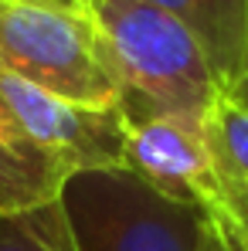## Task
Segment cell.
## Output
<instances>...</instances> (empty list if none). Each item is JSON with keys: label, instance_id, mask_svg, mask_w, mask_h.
Listing matches in <instances>:
<instances>
[{"label": "cell", "instance_id": "cell-8", "mask_svg": "<svg viewBox=\"0 0 248 251\" xmlns=\"http://www.w3.org/2000/svg\"><path fill=\"white\" fill-rule=\"evenodd\" d=\"M65 173L0 102V217L24 214L58 201Z\"/></svg>", "mask_w": 248, "mask_h": 251}, {"label": "cell", "instance_id": "cell-12", "mask_svg": "<svg viewBox=\"0 0 248 251\" xmlns=\"http://www.w3.org/2000/svg\"><path fill=\"white\" fill-rule=\"evenodd\" d=\"M235 248H238V251H248V234L242 238V241H238V245H235Z\"/></svg>", "mask_w": 248, "mask_h": 251}, {"label": "cell", "instance_id": "cell-2", "mask_svg": "<svg viewBox=\"0 0 248 251\" xmlns=\"http://www.w3.org/2000/svg\"><path fill=\"white\" fill-rule=\"evenodd\" d=\"M75 251H211L218 227L204 210L170 201L129 170H88L65 180Z\"/></svg>", "mask_w": 248, "mask_h": 251}, {"label": "cell", "instance_id": "cell-9", "mask_svg": "<svg viewBox=\"0 0 248 251\" xmlns=\"http://www.w3.org/2000/svg\"><path fill=\"white\" fill-rule=\"evenodd\" d=\"M0 251H75L61 204L0 217Z\"/></svg>", "mask_w": 248, "mask_h": 251}, {"label": "cell", "instance_id": "cell-7", "mask_svg": "<svg viewBox=\"0 0 248 251\" xmlns=\"http://www.w3.org/2000/svg\"><path fill=\"white\" fill-rule=\"evenodd\" d=\"M204 143L221 187L228 241L248 234V109L221 95L204 119Z\"/></svg>", "mask_w": 248, "mask_h": 251}, {"label": "cell", "instance_id": "cell-6", "mask_svg": "<svg viewBox=\"0 0 248 251\" xmlns=\"http://www.w3.org/2000/svg\"><path fill=\"white\" fill-rule=\"evenodd\" d=\"M180 21L211 58L224 95L248 65V0H143Z\"/></svg>", "mask_w": 248, "mask_h": 251}, {"label": "cell", "instance_id": "cell-1", "mask_svg": "<svg viewBox=\"0 0 248 251\" xmlns=\"http://www.w3.org/2000/svg\"><path fill=\"white\" fill-rule=\"evenodd\" d=\"M99 27L126 123L177 119L204 129L224 95L197 38L143 0H79Z\"/></svg>", "mask_w": 248, "mask_h": 251}, {"label": "cell", "instance_id": "cell-10", "mask_svg": "<svg viewBox=\"0 0 248 251\" xmlns=\"http://www.w3.org/2000/svg\"><path fill=\"white\" fill-rule=\"evenodd\" d=\"M228 99H231V102H238L242 109H248V65H245V72H242V78H238V85L228 92Z\"/></svg>", "mask_w": 248, "mask_h": 251}, {"label": "cell", "instance_id": "cell-11", "mask_svg": "<svg viewBox=\"0 0 248 251\" xmlns=\"http://www.w3.org/2000/svg\"><path fill=\"white\" fill-rule=\"evenodd\" d=\"M211 251H238L235 248V241H228L221 231H218V238H214V245H211Z\"/></svg>", "mask_w": 248, "mask_h": 251}, {"label": "cell", "instance_id": "cell-4", "mask_svg": "<svg viewBox=\"0 0 248 251\" xmlns=\"http://www.w3.org/2000/svg\"><path fill=\"white\" fill-rule=\"evenodd\" d=\"M0 102L34 146L68 176L88 170H123L126 123L119 105H85L0 72Z\"/></svg>", "mask_w": 248, "mask_h": 251}, {"label": "cell", "instance_id": "cell-3", "mask_svg": "<svg viewBox=\"0 0 248 251\" xmlns=\"http://www.w3.org/2000/svg\"><path fill=\"white\" fill-rule=\"evenodd\" d=\"M0 72L85 105H119L95 21L79 0H0Z\"/></svg>", "mask_w": 248, "mask_h": 251}, {"label": "cell", "instance_id": "cell-5", "mask_svg": "<svg viewBox=\"0 0 248 251\" xmlns=\"http://www.w3.org/2000/svg\"><path fill=\"white\" fill-rule=\"evenodd\" d=\"M123 170L166 194L170 201L204 210L214 227L228 238L224 201L211 167V153L201 126L177 119H143L126 129V160Z\"/></svg>", "mask_w": 248, "mask_h": 251}]
</instances>
